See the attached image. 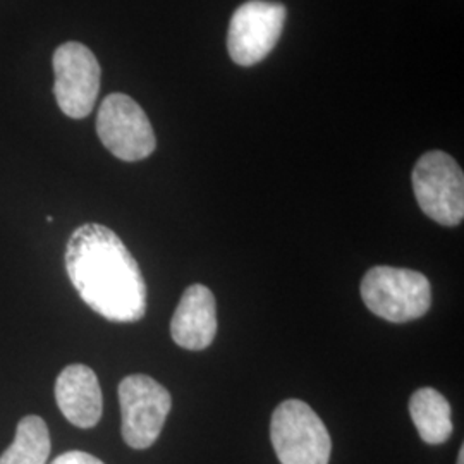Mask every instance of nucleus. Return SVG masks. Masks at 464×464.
<instances>
[{"mask_svg": "<svg viewBox=\"0 0 464 464\" xmlns=\"http://www.w3.org/2000/svg\"><path fill=\"white\" fill-rule=\"evenodd\" d=\"M52 464H105L100 461L99 458L88 454V452H82V450H69L61 454L59 458L53 459Z\"/></svg>", "mask_w": 464, "mask_h": 464, "instance_id": "ddd939ff", "label": "nucleus"}, {"mask_svg": "<svg viewBox=\"0 0 464 464\" xmlns=\"http://www.w3.org/2000/svg\"><path fill=\"white\" fill-rule=\"evenodd\" d=\"M217 334V304L212 291L193 284L184 291L172 322L170 335L178 346L189 351L208 348Z\"/></svg>", "mask_w": 464, "mask_h": 464, "instance_id": "9d476101", "label": "nucleus"}, {"mask_svg": "<svg viewBox=\"0 0 464 464\" xmlns=\"http://www.w3.org/2000/svg\"><path fill=\"white\" fill-rule=\"evenodd\" d=\"M66 270L80 298L100 316L131 324L147 314V284L131 251L116 232L83 224L71 234Z\"/></svg>", "mask_w": 464, "mask_h": 464, "instance_id": "f257e3e1", "label": "nucleus"}, {"mask_svg": "<svg viewBox=\"0 0 464 464\" xmlns=\"http://www.w3.org/2000/svg\"><path fill=\"white\" fill-rule=\"evenodd\" d=\"M97 133L103 147L124 162L143 160L157 147L149 116L124 93H112L102 102Z\"/></svg>", "mask_w": 464, "mask_h": 464, "instance_id": "423d86ee", "label": "nucleus"}, {"mask_svg": "<svg viewBox=\"0 0 464 464\" xmlns=\"http://www.w3.org/2000/svg\"><path fill=\"white\" fill-rule=\"evenodd\" d=\"M411 181L416 201L425 216L449 227L463 222V169L450 155L440 150L421 155Z\"/></svg>", "mask_w": 464, "mask_h": 464, "instance_id": "20e7f679", "label": "nucleus"}, {"mask_svg": "<svg viewBox=\"0 0 464 464\" xmlns=\"http://www.w3.org/2000/svg\"><path fill=\"white\" fill-rule=\"evenodd\" d=\"M270 440L281 464H329L332 440L320 416L303 401L287 399L270 421Z\"/></svg>", "mask_w": 464, "mask_h": 464, "instance_id": "7ed1b4c3", "label": "nucleus"}, {"mask_svg": "<svg viewBox=\"0 0 464 464\" xmlns=\"http://www.w3.org/2000/svg\"><path fill=\"white\" fill-rule=\"evenodd\" d=\"M458 464H464V446L459 449V456H458Z\"/></svg>", "mask_w": 464, "mask_h": 464, "instance_id": "4468645a", "label": "nucleus"}, {"mask_svg": "<svg viewBox=\"0 0 464 464\" xmlns=\"http://www.w3.org/2000/svg\"><path fill=\"white\" fill-rule=\"evenodd\" d=\"M50 454V433L40 416H24L17 425L14 442L0 456V464H45Z\"/></svg>", "mask_w": 464, "mask_h": 464, "instance_id": "f8f14e48", "label": "nucleus"}, {"mask_svg": "<svg viewBox=\"0 0 464 464\" xmlns=\"http://www.w3.org/2000/svg\"><path fill=\"white\" fill-rule=\"evenodd\" d=\"M53 95L71 119L90 116L100 92V64L83 44L67 42L53 52Z\"/></svg>", "mask_w": 464, "mask_h": 464, "instance_id": "6e6552de", "label": "nucleus"}, {"mask_svg": "<svg viewBox=\"0 0 464 464\" xmlns=\"http://www.w3.org/2000/svg\"><path fill=\"white\" fill-rule=\"evenodd\" d=\"M122 439L133 449L157 442L172 408V398L162 383L149 375H130L119 383Z\"/></svg>", "mask_w": 464, "mask_h": 464, "instance_id": "39448f33", "label": "nucleus"}, {"mask_svg": "<svg viewBox=\"0 0 464 464\" xmlns=\"http://www.w3.org/2000/svg\"><path fill=\"white\" fill-rule=\"evenodd\" d=\"M366 308L392 324H406L425 315L431 306L430 281L416 270L379 266L362 281Z\"/></svg>", "mask_w": 464, "mask_h": 464, "instance_id": "f03ea898", "label": "nucleus"}, {"mask_svg": "<svg viewBox=\"0 0 464 464\" xmlns=\"http://www.w3.org/2000/svg\"><path fill=\"white\" fill-rule=\"evenodd\" d=\"M55 401L69 423L78 429H93L103 410L97 373L80 363L66 366L55 381Z\"/></svg>", "mask_w": 464, "mask_h": 464, "instance_id": "1a4fd4ad", "label": "nucleus"}, {"mask_svg": "<svg viewBox=\"0 0 464 464\" xmlns=\"http://www.w3.org/2000/svg\"><path fill=\"white\" fill-rule=\"evenodd\" d=\"M287 11L279 2L249 0L232 14L227 50L237 66L249 67L264 61L277 45Z\"/></svg>", "mask_w": 464, "mask_h": 464, "instance_id": "0eeeda50", "label": "nucleus"}, {"mask_svg": "<svg viewBox=\"0 0 464 464\" xmlns=\"http://www.w3.org/2000/svg\"><path fill=\"white\" fill-rule=\"evenodd\" d=\"M410 415L421 440L430 446L448 442L452 435V411L448 399L431 387L418 389L410 399Z\"/></svg>", "mask_w": 464, "mask_h": 464, "instance_id": "9b49d317", "label": "nucleus"}]
</instances>
